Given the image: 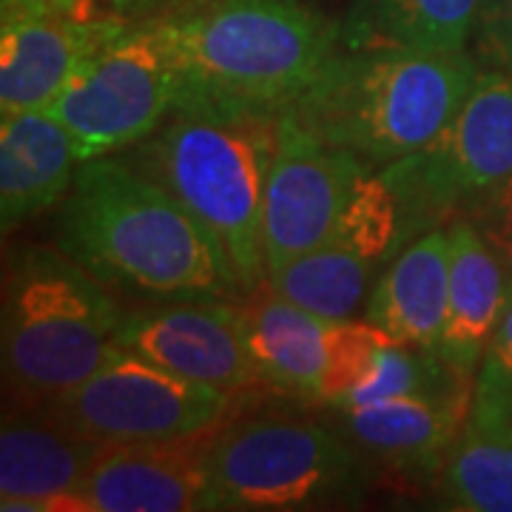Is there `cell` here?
<instances>
[{
  "label": "cell",
  "mask_w": 512,
  "mask_h": 512,
  "mask_svg": "<svg viewBox=\"0 0 512 512\" xmlns=\"http://www.w3.org/2000/svg\"><path fill=\"white\" fill-rule=\"evenodd\" d=\"M60 248L106 288L157 302L239 299L228 254L183 202L134 165H80L60 208Z\"/></svg>",
  "instance_id": "cell-1"
},
{
  "label": "cell",
  "mask_w": 512,
  "mask_h": 512,
  "mask_svg": "<svg viewBox=\"0 0 512 512\" xmlns=\"http://www.w3.org/2000/svg\"><path fill=\"white\" fill-rule=\"evenodd\" d=\"M180 72V103L288 111L339 49V23L302 0H194L157 20Z\"/></svg>",
  "instance_id": "cell-2"
},
{
  "label": "cell",
  "mask_w": 512,
  "mask_h": 512,
  "mask_svg": "<svg viewBox=\"0 0 512 512\" xmlns=\"http://www.w3.org/2000/svg\"><path fill=\"white\" fill-rule=\"evenodd\" d=\"M473 52L336 49L291 114L370 168L404 160L450 123L476 86Z\"/></svg>",
  "instance_id": "cell-3"
},
{
  "label": "cell",
  "mask_w": 512,
  "mask_h": 512,
  "mask_svg": "<svg viewBox=\"0 0 512 512\" xmlns=\"http://www.w3.org/2000/svg\"><path fill=\"white\" fill-rule=\"evenodd\" d=\"M279 117L271 111L183 106L168 114L128 165L171 191L214 234L242 293L268 279L262 211Z\"/></svg>",
  "instance_id": "cell-4"
},
{
  "label": "cell",
  "mask_w": 512,
  "mask_h": 512,
  "mask_svg": "<svg viewBox=\"0 0 512 512\" xmlns=\"http://www.w3.org/2000/svg\"><path fill=\"white\" fill-rule=\"evenodd\" d=\"M123 308L63 248H29L3 285V384L12 407H43L86 382L114 348Z\"/></svg>",
  "instance_id": "cell-5"
},
{
  "label": "cell",
  "mask_w": 512,
  "mask_h": 512,
  "mask_svg": "<svg viewBox=\"0 0 512 512\" xmlns=\"http://www.w3.org/2000/svg\"><path fill=\"white\" fill-rule=\"evenodd\" d=\"M379 171L402 208V248L421 228L473 214L512 180V74L481 69L450 123Z\"/></svg>",
  "instance_id": "cell-6"
},
{
  "label": "cell",
  "mask_w": 512,
  "mask_h": 512,
  "mask_svg": "<svg viewBox=\"0 0 512 512\" xmlns=\"http://www.w3.org/2000/svg\"><path fill=\"white\" fill-rule=\"evenodd\" d=\"M217 510L282 512L330 504L356 478L348 441L302 416L225 419L208 444Z\"/></svg>",
  "instance_id": "cell-7"
},
{
  "label": "cell",
  "mask_w": 512,
  "mask_h": 512,
  "mask_svg": "<svg viewBox=\"0 0 512 512\" xmlns=\"http://www.w3.org/2000/svg\"><path fill=\"white\" fill-rule=\"evenodd\" d=\"M180 103V72L157 20L128 23L46 106L72 134L80 163L143 143Z\"/></svg>",
  "instance_id": "cell-8"
},
{
  "label": "cell",
  "mask_w": 512,
  "mask_h": 512,
  "mask_svg": "<svg viewBox=\"0 0 512 512\" xmlns=\"http://www.w3.org/2000/svg\"><path fill=\"white\" fill-rule=\"evenodd\" d=\"M237 402L225 390L177 376L114 345L86 382L43 404V410L103 444H131L205 433L231 419Z\"/></svg>",
  "instance_id": "cell-9"
},
{
  "label": "cell",
  "mask_w": 512,
  "mask_h": 512,
  "mask_svg": "<svg viewBox=\"0 0 512 512\" xmlns=\"http://www.w3.org/2000/svg\"><path fill=\"white\" fill-rule=\"evenodd\" d=\"M248 348L271 390L339 404L365 382L384 330L362 319H328L276 293L265 279L237 299Z\"/></svg>",
  "instance_id": "cell-10"
},
{
  "label": "cell",
  "mask_w": 512,
  "mask_h": 512,
  "mask_svg": "<svg viewBox=\"0 0 512 512\" xmlns=\"http://www.w3.org/2000/svg\"><path fill=\"white\" fill-rule=\"evenodd\" d=\"M402 251V208L382 171L359 180L342 220L313 251L268 276L271 288L328 319H353L370 296L373 271Z\"/></svg>",
  "instance_id": "cell-11"
},
{
  "label": "cell",
  "mask_w": 512,
  "mask_h": 512,
  "mask_svg": "<svg viewBox=\"0 0 512 512\" xmlns=\"http://www.w3.org/2000/svg\"><path fill=\"white\" fill-rule=\"evenodd\" d=\"M367 171L373 168L359 157L330 146L282 111L262 211L268 276L330 237Z\"/></svg>",
  "instance_id": "cell-12"
},
{
  "label": "cell",
  "mask_w": 512,
  "mask_h": 512,
  "mask_svg": "<svg viewBox=\"0 0 512 512\" xmlns=\"http://www.w3.org/2000/svg\"><path fill=\"white\" fill-rule=\"evenodd\" d=\"M114 345L237 399L271 390L248 348L237 299H174L123 311Z\"/></svg>",
  "instance_id": "cell-13"
},
{
  "label": "cell",
  "mask_w": 512,
  "mask_h": 512,
  "mask_svg": "<svg viewBox=\"0 0 512 512\" xmlns=\"http://www.w3.org/2000/svg\"><path fill=\"white\" fill-rule=\"evenodd\" d=\"M220 427V424H217ZM217 427L185 439L109 444L77 490L63 495L66 512H197L217 510L208 444Z\"/></svg>",
  "instance_id": "cell-14"
},
{
  "label": "cell",
  "mask_w": 512,
  "mask_h": 512,
  "mask_svg": "<svg viewBox=\"0 0 512 512\" xmlns=\"http://www.w3.org/2000/svg\"><path fill=\"white\" fill-rule=\"evenodd\" d=\"M131 20L106 12H12L0 26V114L46 109Z\"/></svg>",
  "instance_id": "cell-15"
},
{
  "label": "cell",
  "mask_w": 512,
  "mask_h": 512,
  "mask_svg": "<svg viewBox=\"0 0 512 512\" xmlns=\"http://www.w3.org/2000/svg\"><path fill=\"white\" fill-rule=\"evenodd\" d=\"M109 444L92 439L43 407L6 410L0 430V510L63 512Z\"/></svg>",
  "instance_id": "cell-16"
},
{
  "label": "cell",
  "mask_w": 512,
  "mask_h": 512,
  "mask_svg": "<svg viewBox=\"0 0 512 512\" xmlns=\"http://www.w3.org/2000/svg\"><path fill=\"white\" fill-rule=\"evenodd\" d=\"M476 384V382H473ZM473 384L365 407H333L348 436L402 476L436 478L473 413Z\"/></svg>",
  "instance_id": "cell-17"
},
{
  "label": "cell",
  "mask_w": 512,
  "mask_h": 512,
  "mask_svg": "<svg viewBox=\"0 0 512 512\" xmlns=\"http://www.w3.org/2000/svg\"><path fill=\"white\" fill-rule=\"evenodd\" d=\"M80 165L69 128L46 109L0 114L3 231L63 205Z\"/></svg>",
  "instance_id": "cell-18"
},
{
  "label": "cell",
  "mask_w": 512,
  "mask_h": 512,
  "mask_svg": "<svg viewBox=\"0 0 512 512\" xmlns=\"http://www.w3.org/2000/svg\"><path fill=\"white\" fill-rule=\"evenodd\" d=\"M450 293V239L447 225L427 228L390 259L373 282L365 319L410 348H441Z\"/></svg>",
  "instance_id": "cell-19"
},
{
  "label": "cell",
  "mask_w": 512,
  "mask_h": 512,
  "mask_svg": "<svg viewBox=\"0 0 512 512\" xmlns=\"http://www.w3.org/2000/svg\"><path fill=\"white\" fill-rule=\"evenodd\" d=\"M450 293L441 333V359L458 373L476 376L478 362L510 305L512 285L501 259L467 214L447 222Z\"/></svg>",
  "instance_id": "cell-20"
},
{
  "label": "cell",
  "mask_w": 512,
  "mask_h": 512,
  "mask_svg": "<svg viewBox=\"0 0 512 512\" xmlns=\"http://www.w3.org/2000/svg\"><path fill=\"white\" fill-rule=\"evenodd\" d=\"M481 0H356L339 26L342 49L467 52Z\"/></svg>",
  "instance_id": "cell-21"
},
{
  "label": "cell",
  "mask_w": 512,
  "mask_h": 512,
  "mask_svg": "<svg viewBox=\"0 0 512 512\" xmlns=\"http://www.w3.org/2000/svg\"><path fill=\"white\" fill-rule=\"evenodd\" d=\"M436 484L447 510L512 512V436L467 421Z\"/></svg>",
  "instance_id": "cell-22"
},
{
  "label": "cell",
  "mask_w": 512,
  "mask_h": 512,
  "mask_svg": "<svg viewBox=\"0 0 512 512\" xmlns=\"http://www.w3.org/2000/svg\"><path fill=\"white\" fill-rule=\"evenodd\" d=\"M470 421L512 436V296L493 342L478 362Z\"/></svg>",
  "instance_id": "cell-23"
},
{
  "label": "cell",
  "mask_w": 512,
  "mask_h": 512,
  "mask_svg": "<svg viewBox=\"0 0 512 512\" xmlns=\"http://www.w3.org/2000/svg\"><path fill=\"white\" fill-rule=\"evenodd\" d=\"M470 46L481 69L512 74V0H481Z\"/></svg>",
  "instance_id": "cell-24"
},
{
  "label": "cell",
  "mask_w": 512,
  "mask_h": 512,
  "mask_svg": "<svg viewBox=\"0 0 512 512\" xmlns=\"http://www.w3.org/2000/svg\"><path fill=\"white\" fill-rule=\"evenodd\" d=\"M476 222L481 237L493 248V254L501 259L507 279L512 285V180L501 185L490 200H484L473 214H467Z\"/></svg>",
  "instance_id": "cell-25"
},
{
  "label": "cell",
  "mask_w": 512,
  "mask_h": 512,
  "mask_svg": "<svg viewBox=\"0 0 512 512\" xmlns=\"http://www.w3.org/2000/svg\"><path fill=\"white\" fill-rule=\"evenodd\" d=\"M191 3L194 0H106V9L131 23H148V20L168 18Z\"/></svg>",
  "instance_id": "cell-26"
},
{
  "label": "cell",
  "mask_w": 512,
  "mask_h": 512,
  "mask_svg": "<svg viewBox=\"0 0 512 512\" xmlns=\"http://www.w3.org/2000/svg\"><path fill=\"white\" fill-rule=\"evenodd\" d=\"M12 12H86L97 15L92 9H86L83 0H3V15Z\"/></svg>",
  "instance_id": "cell-27"
},
{
  "label": "cell",
  "mask_w": 512,
  "mask_h": 512,
  "mask_svg": "<svg viewBox=\"0 0 512 512\" xmlns=\"http://www.w3.org/2000/svg\"><path fill=\"white\" fill-rule=\"evenodd\" d=\"M86 3V9H92V12H106L103 6H106V0H83Z\"/></svg>",
  "instance_id": "cell-28"
}]
</instances>
